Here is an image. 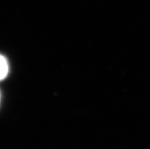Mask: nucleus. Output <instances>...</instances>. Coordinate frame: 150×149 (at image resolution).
I'll list each match as a JSON object with an SVG mask.
<instances>
[{"label": "nucleus", "mask_w": 150, "mask_h": 149, "mask_svg": "<svg viewBox=\"0 0 150 149\" xmlns=\"http://www.w3.org/2000/svg\"><path fill=\"white\" fill-rule=\"evenodd\" d=\"M8 63L2 55L0 54V81L4 79L8 73Z\"/></svg>", "instance_id": "1"}]
</instances>
